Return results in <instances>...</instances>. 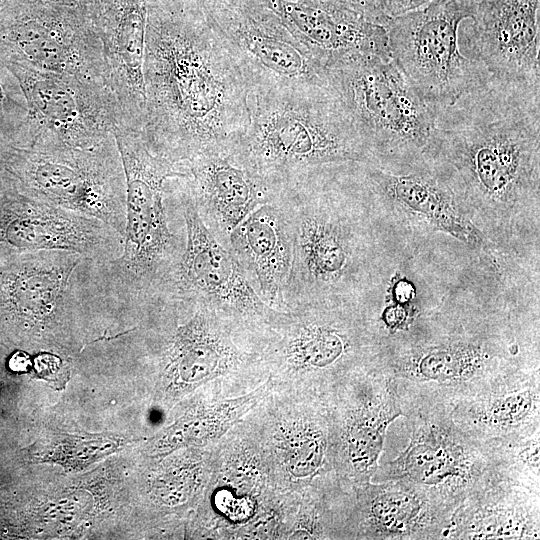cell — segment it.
Here are the masks:
<instances>
[{
	"instance_id": "52a82bcc",
	"label": "cell",
	"mask_w": 540,
	"mask_h": 540,
	"mask_svg": "<svg viewBox=\"0 0 540 540\" xmlns=\"http://www.w3.org/2000/svg\"><path fill=\"white\" fill-rule=\"evenodd\" d=\"M327 73L374 164L401 168L426 160L435 111L392 59L356 55L331 64Z\"/></svg>"
},
{
	"instance_id": "9c48e42d",
	"label": "cell",
	"mask_w": 540,
	"mask_h": 540,
	"mask_svg": "<svg viewBox=\"0 0 540 540\" xmlns=\"http://www.w3.org/2000/svg\"><path fill=\"white\" fill-rule=\"evenodd\" d=\"M205 491L207 535L215 539H287L300 500L272 483L242 420L215 443Z\"/></svg>"
},
{
	"instance_id": "4316f807",
	"label": "cell",
	"mask_w": 540,
	"mask_h": 540,
	"mask_svg": "<svg viewBox=\"0 0 540 540\" xmlns=\"http://www.w3.org/2000/svg\"><path fill=\"white\" fill-rule=\"evenodd\" d=\"M226 246L243 267L258 295L283 309L292 263V233L281 193L250 213L228 236Z\"/></svg>"
},
{
	"instance_id": "4dcf8cb0",
	"label": "cell",
	"mask_w": 540,
	"mask_h": 540,
	"mask_svg": "<svg viewBox=\"0 0 540 540\" xmlns=\"http://www.w3.org/2000/svg\"><path fill=\"white\" fill-rule=\"evenodd\" d=\"M355 11L369 20L386 26L390 18L384 13L381 0H314Z\"/></svg>"
},
{
	"instance_id": "d6986e66",
	"label": "cell",
	"mask_w": 540,
	"mask_h": 540,
	"mask_svg": "<svg viewBox=\"0 0 540 540\" xmlns=\"http://www.w3.org/2000/svg\"><path fill=\"white\" fill-rule=\"evenodd\" d=\"M326 402L336 474L352 486L370 482L386 429L403 416L393 379L373 362L340 383Z\"/></svg>"
},
{
	"instance_id": "ffe728a7",
	"label": "cell",
	"mask_w": 540,
	"mask_h": 540,
	"mask_svg": "<svg viewBox=\"0 0 540 540\" xmlns=\"http://www.w3.org/2000/svg\"><path fill=\"white\" fill-rule=\"evenodd\" d=\"M123 237L104 222L18 191L0 188V258L37 251H67L103 266L117 258Z\"/></svg>"
},
{
	"instance_id": "d590c367",
	"label": "cell",
	"mask_w": 540,
	"mask_h": 540,
	"mask_svg": "<svg viewBox=\"0 0 540 540\" xmlns=\"http://www.w3.org/2000/svg\"><path fill=\"white\" fill-rule=\"evenodd\" d=\"M32 362L29 355L24 351H16L8 361V366L13 372L22 373L27 371Z\"/></svg>"
},
{
	"instance_id": "6da1fadb",
	"label": "cell",
	"mask_w": 540,
	"mask_h": 540,
	"mask_svg": "<svg viewBox=\"0 0 540 540\" xmlns=\"http://www.w3.org/2000/svg\"><path fill=\"white\" fill-rule=\"evenodd\" d=\"M143 75L142 134L170 162L231 151L246 131L250 86L200 0H149Z\"/></svg>"
},
{
	"instance_id": "44dd1931",
	"label": "cell",
	"mask_w": 540,
	"mask_h": 540,
	"mask_svg": "<svg viewBox=\"0 0 540 540\" xmlns=\"http://www.w3.org/2000/svg\"><path fill=\"white\" fill-rule=\"evenodd\" d=\"M471 19L458 31L466 58L494 78L540 85V0H474Z\"/></svg>"
},
{
	"instance_id": "83f0119b",
	"label": "cell",
	"mask_w": 540,
	"mask_h": 540,
	"mask_svg": "<svg viewBox=\"0 0 540 540\" xmlns=\"http://www.w3.org/2000/svg\"><path fill=\"white\" fill-rule=\"evenodd\" d=\"M540 538V493L495 478L453 512L448 540Z\"/></svg>"
},
{
	"instance_id": "ba28073f",
	"label": "cell",
	"mask_w": 540,
	"mask_h": 540,
	"mask_svg": "<svg viewBox=\"0 0 540 540\" xmlns=\"http://www.w3.org/2000/svg\"><path fill=\"white\" fill-rule=\"evenodd\" d=\"M6 174L21 193L96 218L123 237L126 182L114 136L92 148L14 143Z\"/></svg>"
},
{
	"instance_id": "836d02e7",
	"label": "cell",
	"mask_w": 540,
	"mask_h": 540,
	"mask_svg": "<svg viewBox=\"0 0 540 540\" xmlns=\"http://www.w3.org/2000/svg\"><path fill=\"white\" fill-rule=\"evenodd\" d=\"M434 0H381L384 13L393 18L425 6Z\"/></svg>"
},
{
	"instance_id": "e0dca14e",
	"label": "cell",
	"mask_w": 540,
	"mask_h": 540,
	"mask_svg": "<svg viewBox=\"0 0 540 540\" xmlns=\"http://www.w3.org/2000/svg\"><path fill=\"white\" fill-rule=\"evenodd\" d=\"M405 417L412 425L411 440L388 463L385 480L409 481L454 512L471 494L497 478L482 444L452 421L448 409H422Z\"/></svg>"
},
{
	"instance_id": "d4e9b609",
	"label": "cell",
	"mask_w": 540,
	"mask_h": 540,
	"mask_svg": "<svg viewBox=\"0 0 540 540\" xmlns=\"http://www.w3.org/2000/svg\"><path fill=\"white\" fill-rule=\"evenodd\" d=\"M175 178L209 230L226 245L229 234L256 208L280 193L237 162L231 151L206 153L181 164Z\"/></svg>"
},
{
	"instance_id": "1f68e13d",
	"label": "cell",
	"mask_w": 540,
	"mask_h": 540,
	"mask_svg": "<svg viewBox=\"0 0 540 540\" xmlns=\"http://www.w3.org/2000/svg\"><path fill=\"white\" fill-rule=\"evenodd\" d=\"M33 368L39 377L53 382L59 381L63 375L68 373L62 359L46 352L35 358Z\"/></svg>"
},
{
	"instance_id": "ac0fdd59",
	"label": "cell",
	"mask_w": 540,
	"mask_h": 540,
	"mask_svg": "<svg viewBox=\"0 0 540 540\" xmlns=\"http://www.w3.org/2000/svg\"><path fill=\"white\" fill-rule=\"evenodd\" d=\"M102 268L67 251L0 258V310L26 329L45 333L81 298L108 294Z\"/></svg>"
},
{
	"instance_id": "277c9868",
	"label": "cell",
	"mask_w": 540,
	"mask_h": 540,
	"mask_svg": "<svg viewBox=\"0 0 540 540\" xmlns=\"http://www.w3.org/2000/svg\"><path fill=\"white\" fill-rule=\"evenodd\" d=\"M249 125L233 158L279 193L321 170L374 159L330 86L252 90Z\"/></svg>"
},
{
	"instance_id": "74e56055",
	"label": "cell",
	"mask_w": 540,
	"mask_h": 540,
	"mask_svg": "<svg viewBox=\"0 0 540 540\" xmlns=\"http://www.w3.org/2000/svg\"><path fill=\"white\" fill-rule=\"evenodd\" d=\"M3 98H4V94L0 85V102L3 100Z\"/></svg>"
},
{
	"instance_id": "5bb4252c",
	"label": "cell",
	"mask_w": 540,
	"mask_h": 540,
	"mask_svg": "<svg viewBox=\"0 0 540 540\" xmlns=\"http://www.w3.org/2000/svg\"><path fill=\"white\" fill-rule=\"evenodd\" d=\"M7 63L73 75L106 88L100 42L80 6L11 0L0 13V64Z\"/></svg>"
},
{
	"instance_id": "f546056e",
	"label": "cell",
	"mask_w": 540,
	"mask_h": 540,
	"mask_svg": "<svg viewBox=\"0 0 540 540\" xmlns=\"http://www.w3.org/2000/svg\"><path fill=\"white\" fill-rule=\"evenodd\" d=\"M480 444L498 478L540 493V429Z\"/></svg>"
},
{
	"instance_id": "e575fe53",
	"label": "cell",
	"mask_w": 540,
	"mask_h": 540,
	"mask_svg": "<svg viewBox=\"0 0 540 540\" xmlns=\"http://www.w3.org/2000/svg\"><path fill=\"white\" fill-rule=\"evenodd\" d=\"M392 294V298L395 303L408 305V303L415 297V290L409 282L400 280L394 285Z\"/></svg>"
},
{
	"instance_id": "8fae6325",
	"label": "cell",
	"mask_w": 540,
	"mask_h": 540,
	"mask_svg": "<svg viewBox=\"0 0 540 540\" xmlns=\"http://www.w3.org/2000/svg\"><path fill=\"white\" fill-rule=\"evenodd\" d=\"M292 233L283 308L325 297H352L362 248L352 221L309 185L281 193Z\"/></svg>"
},
{
	"instance_id": "d6a6232c",
	"label": "cell",
	"mask_w": 540,
	"mask_h": 540,
	"mask_svg": "<svg viewBox=\"0 0 540 540\" xmlns=\"http://www.w3.org/2000/svg\"><path fill=\"white\" fill-rule=\"evenodd\" d=\"M0 107V188L7 182L6 159L9 150L15 143L17 126L7 123Z\"/></svg>"
},
{
	"instance_id": "cb8c5ba5",
	"label": "cell",
	"mask_w": 540,
	"mask_h": 540,
	"mask_svg": "<svg viewBox=\"0 0 540 540\" xmlns=\"http://www.w3.org/2000/svg\"><path fill=\"white\" fill-rule=\"evenodd\" d=\"M453 511L403 479L352 486L345 539H446Z\"/></svg>"
},
{
	"instance_id": "4fadbf2b",
	"label": "cell",
	"mask_w": 540,
	"mask_h": 540,
	"mask_svg": "<svg viewBox=\"0 0 540 540\" xmlns=\"http://www.w3.org/2000/svg\"><path fill=\"white\" fill-rule=\"evenodd\" d=\"M243 420L278 489L298 494L335 471L326 399L273 388Z\"/></svg>"
},
{
	"instance_id": "484cf974",
	"label": "cell",
	"mask_w": 540,
	"mask_h": 540,
	"mask_svg": "<svg viewBox=\"0 0 540 540\" xmlns=\"http://www.w3.org/2000/svg\"><path fill=\"white\" fill-rule=\"evenodd\" d=\"M263 2L326 67L356 55L391 59L385 26L355 11L314 0Z\"/></svg>"
},
{
	"instance_id": "8d00e7d4",
	"label": "cell",
	"mask_w": 540,
	"mask_h": 540,
	"mask_svg": "<svg viewBox=\"0 0 540 540\" xmlns=\"http://www.w3.org/2000/svg\"><path fill=\"white\" fill-rule=\"evenodd\" d=\"M11 2V0H0V13Z\"/></svg>"
},
{
	"instance_id": "7a4b0ae2",
	"label": "cell",
	"mask_w": 540,
	"mask_h": 540,
	"mask_svg": "<svg viewBox=\"0 0 540 540\" xmlns=\"http://www.w3.org/2000/svg\"><path fill=\"white\" fill-rule=\"evenodd\" d=\"M540 86L490 75L435 112L426 159L470 212L507 224L538 211Z\"/></svg>"
},
{
	"instance_id": "603a6c76",
	"label": "cell",
	"mask_w": 540,
	"mask_h": 540,
	"mask_svg": "<svg viewBox=\"0 0 540 540\" xmlns=\"http://www.w3.org/2000/svg\"><path fill=\"white\" fill-rule=\"evenodd\" d=\"M362 168L367 188L392 211L475 250L490 249L467 206L431 162L424 160L401 168L363 164Z\"/></svg>"
},
{
	"instance_id": "9a60e30c",
	"label": "cell",
	"mask_w": 540,
	"mask_h": 540,
	"mask_svg": "<svg viewBox=\"0 0 540 540\" xmlns=\"http://www.w3.org/2000/svg\"><path fill=\"white\" fill-rule=\"evenodd\" d=\"M252 90L329 86L326 65L263 0H200Z\"/></svg>"
},
{
	"instance_id": "7c38bea8",
	"label": "cell",
	"mask_w": 540,
	"mask_h": 540,
	"mask_svg": "<svg viewBox=\"0 0 540 540\" xmlns=\"http://www.w3.org/2000/svg\"><path fill=\"white\" fill-rule=\"evenodd\" d=\"M180 203L185 243L161 296L192 306H206L253 336L279 309L258 295L231 250L209 230L192 200L182 191Z\"/></svg>"
},
{
	"instance_id": "3957f363",
	"label": "cell",
	"mask_w": 540,
	"mask_h": 540,
	"mask_svg": "<svg viewBox=\"0 0 540 540\" xmlns=\"http://www.w3.org/2000/svg\"><path fill=\"white\" fill-rule=\"evenodd\" d=\"M382 340L374 363L394 381L403 416L450 409L457 402L520 375L539 371L538 342L510 323L486 316L419 319Z\"/></svg>"
},
{
	"instance_id": "30bf717a",
	"label": "cell",
	"mask_w": 540,
	"mask_h": 540,
	"mask_svg": "<svg viewBox=\"0 0 540 540\" xmlns=\"http://www.w3.org/2000/svg\"><path fill=\"white\" fill-rule=\"evenodd\" d=\"M473 10L474 0H434L385 26L391 59L435 112L489 75L459 48L460 24Z\"/></svg>"
},
{
	"instance_id": "5b68a950",
	"label": "cell",
	"mask_w": 540,
	"mask_h": 540,
	"mask_svg": "<svg viewBox=\"0 0 540 540\" xmlns=\"http://www.w3.org/2000/svg\"><path fill=\"white\" fill-rule=\"evenodd\" d=\"M251 345L274 389L323 399L379 350L371 314L341 296L279 309Z\"/></svg>"
},
{
	"instance_id": "8992f818",
	"label": "cell",
	"mask_w": 540,
	"mask_h": 540,
	"mask_svg": "<svg viewBox=\"0 0 540 540\" xmlns=\"http://www.w3.org/2000/svg\"><path fill=\"white\" fill-rule=\"evenodd\" d=\"M112 134L126 182V219L122 252L102 269L105 286L115 296H161L184 247L169 227L166 182L186 173L153 152L141 132L115 126Z\"/></svg>"
},
{
	"instance_id": "2e32d148",
	"label": "cell",
	"mask_w": 540,
	"mask_h": 540,
	"mask_svg": "<svg viewBox=\"0 0 540 540\" xmlns=\"http://www.w3.org/2000/svg\"><path fill=\"white\" fill-rule=\"evenodd\" d=\"M2 66L17 80L27 102L16 144L92 148L113 136L118 114L105 87L69 74L12 63Z\"/></svg>"
},
{
	"instance_id": "f1b7e54d",
	"label": "cell",
	"mask_w": 540,
	"mask_h": 540,
	"mask_svg": "<svg viewBox=\"0 0 540 540\" xmlns=\"http://www.w3.org/2000/svg\"><path fill=\"white\" fill-rule=\"evenodd\" d=\"M452 421L485 443L540 429V373L520 375L454 404Z\"/></svg>"
},
{
	"instance_id": "7402d4cb",
	"label": "cell",
	"mask_w": 540,
	"mask_h": 540,
	"mask_svg": "<svg viewBox=\"0 0 540 540\" xmlns=\"http://www.w3.org/2000/svg\"><path fill=\"white\" fill-rule=\"evenodd\" d=\"M149 0H81L100 42L104 82L118 124L142 132L145 120L143 65Z\"/></svg>"
}]
</instances>
